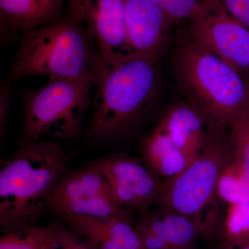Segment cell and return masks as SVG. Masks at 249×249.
Segmentation results:
<instances>
[{
  "instance_id": "cell-1",
  "label": "cell",
  "mask_w": 249,
  "mask_h": 249,
  "mask_svg": "<svg viewBox=\"0 0 249 249\" xmlns=\"http://www.w3.org/2000/svg\"><path fill=\"white\" fill-rule=\"evenodd\" d=\"M158 64L132 54L113 66L98 53L92 69L90 138L96 141L119 138L142 122L157 96Z\"/></svg>"
},
{
  "instance_id": "cell-2",
  "label": "cell",
  "mask_w": 249,
  "mask_h": 249,
  "mask_svg": "<svg viewBox=\"0 0 249 249\" xmlns=\"http://www.w3.org/2000/svg\"><path fill=\"white\" fill-rule=\"evenodd\" d=\"M173 62L178 89L213 133L226 132L249 115V90L243 77L198 47L186 31H178Z\"/></svg>"
},
{
  "instance_id": "cell-3",
  "label": "cell",
  "mask_w": 249,
  "mask_h": 249,
  "mask_svg": "<svg viewBox=\"0 0 249 249\" xmlns=\"http://www.w3.org/2000/svg\"><path fill=\"white\" fill-rule=\"evenodd\" d=\"M70 155L60 142L19 144L0 165V224L31 225L47 211L51 196L68 171Z\"/></svg>"
},
{
  "instance_id": "cell-4",
  "label": "cell",
  "mask_w": 249,
  "mask_h": 249,
  "mask_svg": "<svg viewBox=\"0 0 249 249\" xmlns=\"http://www.w3.org/2000/svg\"><path fill=\"white\" fill-rule=\"evenodd\" d=\"M15 56L11 80L46 76L71 78L92 71L98 52L88 33L66 14L23 34Z\"/></svg>"
},
{
  "instance_id": "cell-5",
  "label": "cell",
  "mask_w": 249,
  "mask_h": 249,
  "mask_svg": "<svg viewBox=\"0 0 249 249\" xmlns=\"http://www.w3.org/2000/svg\"><path fill=\"white\" fill-rule=\"evenodd\" d=\"M231 161L229 137L216 134L182 173L163 184L157 204L188 218L201 238H212L223 228L217 181Z\"/></svg>"
},
{
  "instance_id": "cell-6",
  "label": "cell",
  "mask_w": 249,
  "mask_h": 249,
  "mask_svg": "<svg viewBox=\"0 0 249 249\" xmlns=\"http://www.w3.org/2000/svg\"><path fill=\"white\" fill-rule=\"evenodd\" d=\"M92 71L71 78L49 79L45 86L24 93L19 143L45 137L75 140L83 132L86 111L92 103Z\"/></svg>"
},
{
  "instance_id": "cell-7",
  "label": "cell",
  "mask_w": 249,
  "mask_h": 249,
  "mask_svg": "<svg viewBox=\"0 0 249 249\" xmlns=\"http://www.w3.org/2000/svg\"><path fill=\"white\" fill-rule=\"evenodd\" d=\"M47 210L60 220L83 217L137 222L135 213L118 204L108 194L97 171L89 163L67 172L51 196Z\"/></svg>"
},
{
  "instance_id": "cell-8",
  "label": "cell",
  "mask_w": 249,
  "mask_h": 249,
  "mask_svg": "<svg viewBox=\"0 0 249 249\" xmlns=\"http://www.w3.org/2000/svg\"><path fill=\"white\" fill-rule=\"evenodd\" d=\"M186 32L198 47L217 56L245 79L249 70V28L218 0H205L190 19Z\"/></svg>"
},
{
  "instance_id": "cell-9",
  "label": "cell",
  "mask_w": 249,
  "mask_h": 249,
  "mask_svg": "<svg viewBox=\"0 0 249 249\" xmlns=\"http://www.w3.org/2000/svg\"><path fill=\"white\" fill-rule=\"evenodd\" d=\"M89 163L97 171L108 194L121 206L142 214L157 204L164 183L142 160L117 153Z\"/></svg>"
},
{
  "instance_id": "cell-10",
  "label": "cell",
  "mask_w": 249,
  "mask_h": 249,
  "mask_svg": "<svg viewBox=\"0 0 249 249\" xmlns=\"http://www.w3.org/2000/svg\"><path fill=\"white\" fill-rule=\"evenodd\" d=\"M65 14L79 23L98 53L115 66L132 54L126 35L124 0H67Z\"/></svg>"
},
{
  "instance_id": "cell-11",
  "label": "cell",
  "mask_w": 249,
  "mask_h": 249,
  "mask_svg": "<svg viewBox=\"0 0 249 249\" xmlns=\"http://www.w3.org/2000/svg\"><path fill=\"white\" fill-rule=\"evenodd\" d=\"M124 13L131 53L160 61L176 21L149 0H124Z\"/></svg>"
},
{
  "instance_id": "cell-12",
  "label": "cell",
  "mask_w": 249,
  "mask_h": 249,
  "mask_svg": "<svg viewBox=\"0 0 249 249\" xmlns=\"http://www.w3.org/2000/svg\"><path fill=\"white\" fill-rule=\"evenodd\" d=\"M67 0H0L1 43L19 41L31 29L57 20Z\"/></svg>"
},
{
  "instance_id": "cell-13",
  "label": "cell",
  "mask_w": 249,
  "mask_h": 249,
  "mask_svg": "<svg viewBox=\"0 0 249 249\" xmlns=\"http://www.w3.org/2000/svg\"><path fill=\"white\" fill-rule=\"evenodd\" d=\"M96 249H145L136 222L119 219L71 217L60 220Z\"/></svg>"
},
{
  "instance_id": "cell-14",
  "label": "cell",
  "mask_w": 249,
  "mask_h": 249,
  "mask_svg": "<svg viewBox=\"0 0 249 249\" xmlns=\"http://www.w3.org/2000/svg\"><path fill=\"white\" fill-rule=\"evenodd\" d=\"M157 125L177 146L194 157L216 135L202 114L188 102L175 103Z\"/></svg>"
},
{
  "instance_id": "cell-15",
  "label": "cell",
  "mask_w": 249,
  "mask_h": 249,
  "mask_svg": "<svg viewBox=\"0 0 249 249\" xmlns=\"http://www.w3.org/2000/svg\"><path fill=\"white\" fill-rule=\"evenodd\" d=\"M142 153L147 168L163 183L182 173L196 158L177 146L157 125L142 140Z\"/></svg>"
},
{
  "instance_id": "cell-16",
  "label": "cell",
  "mask_w": 249,
  "mask_h": 249,
  "mask_svg": "<svg viewBox=\"0 0 249 249\" xmlns=\"http://www.w3.org/2000/svg\"><path fill=\"white\" fill-rule=\"evenodd\" d=\"M165 238L171 249H196L200 233L194 223L182 214L159 207Z\"/></svg>"
},
{
  "instance_id": "cell-17",
  "label": "cell",
  "mask_w": 249,
  "mask_h": 249,
  "mask_svg": "<svg viewBox=\"0 0 249 249\" xmlns=\"http://www.w3.org/2000/svg\"><path fill=\"white\" fill-rule=\"evenodd\" d=\"M4 229V235L0 238V249H49L46 227L16 225Z\"/></svg>"
},
{
  "instance_id": "cell-18",
  "label": "cell",
  "mask_w": 249,
  "mask_h": 249,
  "mask_svg": "<svg viewBox=\"0 0 249 249\" xmlns=\"http://www.w3.org/2000/svg\"><path fill=\"white\" fill-rule=\"evenodd\" d=\"M217 194L219 201L228 206L249 204V183L232 161L224 168L219 176Z\"/></svg>"
},
{
  "instance_id": "cell-19",
  "label": "cell",
  "mask_w": 249,
  "mask_h": 249,
  "mask_svg": "<svg viewBox=\"0 0 249 249\" xmlns=\"http://www.w3.org/2000/svg\"><path fill=\"white\" fill-rule=\"evenodd\" d=\"M231 129V161L249 183V115L236 121Z\"/></svg>"
},
{
  "instance_id": "cell-20",
  "label": "cell",
  "mask_w": 249,
  "mask_h": 249,
  "mask_svg": "<svg viewBox=\"0 0 249 249\" xmlns=\"http://www.w3.org/2000/svg\"><path fill=\"white\" fill-rule=\"evenodd\" d=\"M224 243H235L249 239V204L228 206L223 221Z\"/></svg>"
},
{
  "instance_id": "cell-21",
  "label": "cell",
  "mask_w": 249,
  "mask_h": 249,
  "mask_svg": "<svg viewBox=\"0 0 249 249\" xmlns=\"http://www.w3.org/2000/svg\"><path fill=\"white\" fill-rule=\"evenodd\" d=\"M47 229L50 236L52 249H96L61 221L49 224Z\"/></svg>"
},
{
  "instance_id": "cell-22",
  "label": "cell",
  "mask_w": 249,
  "mask_h": 249,
  "mask_svg": "<svg viewBox=\"0 0 249 249\" xmlns=\"http://www.w3.org/2000/svg\"><path fill=\"white\" fill-rule=\"evenodd\" d=\"M166 11L177 22L189 21L199 12L205 0H149Z\"/></svg>"
},
{
  "instance_id": "cell-23",
  "label": "cell",
  "mask_w": 249,
  "mask_h": 249,
  "mask_svg": "<svg viewBox=\"0 0 249 249\" xmlns=\"http://www.w3.org/2000/svg\"><path fill=\"white\" fill-rule=\"evenodd\" d=\"M232 16L249 28V0H218Z\"/></svg>"
},
{
  "instance_id": "cell-24",
  "label": "cell",
  "mask_w": 249,
  "mask_h": 249,
  "mask_svg": "<svg viewBox=\"0 0 249 249\" xmlns=\"http://www.w3.org/2000/svg\"><path fill=\"white\" fill-rule=\"evenodd\" d=\"M136 229L140 235L142 245L145 249H171L168 244L145 227L136 223Z\"/></svg>"
},
{
  "instance_id": "cell-25",
  "label": "cell",
  "mask_w": 249,
  "mask_h": 249,
  "mask_svg": "<svg viewBox=\"0 0 249 249\" xmlns=\"http://www.w3.org/2000/svg\"><path fill=\"white\" fill-rule=\"evenodd\" d=\"M11 90L9 83L4 82L0 89V134L1 139L4 138L5 129L7 122L10 102H11Z\"/></svg>"
},
{
  "instance_id": "cell-26",
  "label": "cell",
  "mask_w": 249,
  "mask_h": 249,
  "mask_svg": "<svg viewBox=\"0 0 249 249\" xmlns=\"http://www.w3.org/2000/svg\"><path fill=\"white\" fill-rule=\"evenodd\" d=\"M222 249H249V239L235 243H224Z\"/></svg>"
},
{
  "instance_id": "cell-27",
  "label": "cell",
  "mask_w": 249,
  "mask_h": 249,
  "mask_svg": "<svg viewBox=\"0 0 249 249\" xmlns=\"http://www.w3.org/2000/svg\"><path fill=\"white\" fill-rule=\"evenodd\" d=\"M245 81L246 85H247V88H248L249 90V70L248 73H247V76H245Z\"/></svg>"
}]
</instances>
